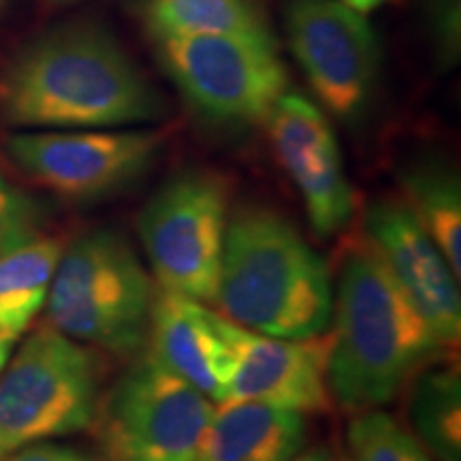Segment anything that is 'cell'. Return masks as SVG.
<instances>
[{
	"label": "cell",
	"instance_id": "1",
	"mask_svg": "<svg viewBox=\"0 0 461 461\" xmlns=\"http://www.w3.org/2000/svg\"><path fill=\"white\" fill-rule=\"evenodd\" d=\"M165 103L107 28L58 26L0 71V120L26 131L126 129L163 118Z\"/></svg>",
	"mask_w": 461,
	"mask_h": 461
},
{
	"label": "cell",
	"instance_id": "2",
	"mask_svg": "<svg viewBox=\"0 0 461 461\" xmlns=\"http://www.w3.org/2000/svg\"><path fill=\"white\" fill-rule=\"evenodd\" d=\"M440 344L370 241L353 248L338 280L327 367L336 400L350 412L383 406Z\"/></svg>",
	"mask_w": 461,
	"mask_h": 461
},
{
	"label": "cell",
	"instance_id": "3",
	"mask_svg": "<svg viewBox=\"0 0 461 461\" xmlns=\"http://www.w3.org/2000/svg\"><path fill=\"white\" fill-rule=\"evenodd\" d=\"M214 302L224 319L272 338L303 339L330 327V269L297 229L272 210L229 218Z\"/></svg>",
	"mask_w": 461,
	"mask_h": 461
},
{
	"label": "cell",
	"instance_id": "4",
	"mask_svg": "<svg viewBox=\"0 0 461 461\" xmlns=\"http://www.w3.org/2000/svg\"><path fill=\"white\" fill-rule=\"evenodd\" d=\"M152 280L122 235L90 230L62 248L48 293V319L75 342L126 357L148 338Z\"/></svg>",
	"mask_w": 461,
	"mask_h": 461
},
{
	"label": "cell",
	"instance_id": "5",
	"mask_svg": "<svg viewBox=\"0 0 461 461\" xmlns=\"http://www.w3.org/2000/svg\"><path fill=\"white\" fill-rule=\"evenodd\" d=\"M101 359L54 327L26 338L0 370V459L68 434L96 419Z\"/></svg>",
	"mask_w": 461,
	"mask_h": 461
},
{
	"label": "cell",
	"instance_id": "6",
	"mask_svg": "<svg viewBox=\"0 0 461 461\" xmlns=\"http://www.w3.org/2000/svg\"><path fill=\"white\" fill-rule=\"evenodd\" d=\"M152 43L167 77L212 122H265L288 88L276 39L201 34Z\"/></svg>",
	"mask_w": 461,
	"mask_h": 461
},
{
	"label": "cell",
	"instance_id": "7",
	"mask_svg": "<svg viewBox=\"0 0 461 461\" xmlns=\"http://www.w3.org/2000/svg\"><path fill=\"white\" fill-rule=\"evenodd\" d=\"M227 224L224 177L201 169L173 176L140 216L143 248L160 286L194 302H214Z\"/></svg>",
	"mask_w": 461,
	"mask_h": 461
},
{
	"label": "cell",
	"instance_id": "8",
	"mask_svg": "<svg viewBox=\"0 0 461 461\" xmlns=\"http://www.w3.org/2000/svg\"><path fill=\"white\" fill-rule=\"evenodd\" d=\"M214 412L203 393L148 353L99 403L103 453L109 461H194Z\"/></svg>",
	"mask_w": 461,
	"mask_h": 461
},
{
	"label": "cell",
	"instance_id": "9",
	"mask_svg": "<svg viewBox=\"0 0 461 461\" xmlns=\"http://www.w3.org/2000/svg\"><path fill=\"white\" fill-rule=\"evenodd\" d=\"M163 143L157 129H86L17 132L5 148L37 186L86 203L140 182L158 160Z\"/></svg>",
	"mask_w": 461,
	"mask_h": 461
},
{
	"label": "cell",
	"instance_id": "10",
	"mask_svg": "<svg viewBox=\"0 0 461 461\" xmlns=\"http://www.w3.org/2000/svg\"><path fill=\"white\" fill-rule=\"evenodd\" d=\"M286 41L322 105L344 122L367 112L380 73V43L342 0H288Z\"/></svg>",
	"mask_w": 461,
	"mask_h": 461
},
{
	"label": "cell",
	"instance_id": "11",
	"mask_svg": "<svg viewBox=\"0 0 461 461\" xmlns=\"http://www.w3.org/2000/svg\"><path fill=\"white\" fill-rule=\"evenodd\" d=\"M216 327L230 355L227 402H265L293 412L330 408L331 338H272L216 314Z\"/></svg>",
	"mask_w": 461,
	"mask_h": 461
},
{
	"label": "cell",
	"instance_id": "12",
	"mask_svg": "<svg viewBox=\"0 0 461 461\" xmlns=\"http://www.w3.org/2000/svg\"><path fill=\"white\" fill-rule=\"evenodd\" d=\"M265 122L276 157L302 194L314 233L338 235L353 216L355 193L327 115L305 96L285 92Z\"/></svg>",
	"mask_w": 461,
	"mask_h": 461
},
{
	"label": "cell",
	"instance_id": "13",
	"mask_svg": "<svg viewBox=\"0 0 461 461\" xmlns=\"http://www.w3.org/2000/svg\"><path fill=\"white\" fill-rule=\"evenodd\" d=\"M367 241L442 344L461 333L459 278L406 201H376L366 214Z\"/></svg>",
	"mask_w": 461,
	"mask_h": 461
},
{
	"label": "cell",
	"instance_id": "14",
	"mask_svg": "<svg viewBox=\"0 0 461 461\" xmlns=\"http://www.w3.org/2000/svg\"><path fill=\"white\" fill-rule=\"evenodd\" d=\"M149 355L207 400L227 402L230 355L216 327V312L177 293L154 297Z\"/></svg>",
	"mask_w": 461,
	"mask_h": 461
},
{
	"label": "cell",
	"instance_id": "15",
	"mask_svg": "<svg viewBox=\"0 0 461 461\" xmlns=\"http://www.w3.org/2000/svg\"><path fill=\"white\" fill-rule=\"evenodd\" d=\"M305 440L302 412L265 402H224L194 461H288Z\"/></svg>",
	"mask_w": 461,
	"mask_h": 461
},
{
	"label": "cell",
	"instance_id": "16",
	"mask_svg": "<svg viewBox=\"0 0 461 461\" xmlns=\"http://www.w3.org/2000/svg\"><path fill=\"white\" fill-rule=\"evenodd\" d=\"M137 9L152 41L201 34L276 39L258 0H140Z\"/></svg>",
	"mask_w": 461,
	"mask_h": 461
},
{
	"label": "cell",
	"instance_id": "17",
	"mask_svg": "<svg viewBox=\"0 0 461 461\" xmlns=\"http://www.w3.org/2000/svg\"><path fill=\"white\" fill-rule=\"evenodd\" d=\"M60 255V240L43 235L0 255V338H20L43 308Z\"/></svg>",
	"mask_w": 461,
	"mask_h": 461
},
{
	"label": "cell",
	"instance_id": "18",
	"mask_svg": "<svg viewBox=\"0 0 461 461\" xmlns=\"http://www.w3.org/2000/svg\"><path fill=\"white\" fill-rule=\"evenodd\" d=\"M406 203L428 230L434 244L461 276V186L459 176L447 165L420 163L403 173Z\"/></svg>",
	"mask_w": 461,
	"mask_h": 461
},
{
	"label": "cell",
	"instance_id": "19",
	"mask_svg": "<svg viewBox=\"0 0 461 461\" xmlns=\"http://www.w3.org/2000/svg\"><path fill=\"white\" fill-rule=\"evenodd\" d=\"M420 445L440 461H461V380L453 367L420 376L411 400Z\"/></svg>",
	"mask_w": 461,
	"mask_h": 461
},
{
	"label": "cell",
	"instance_id": "20",
	"mask_svg": "<svg viewBox=\"0 0 461 461\" xmlns=\"http://www.w3.org/2000/svg\"><path fill=\"white\" fill-rule=\"evenodd\" d=\"M355 461H434L417 438L384 412H366L348 428Z\"/></svg>",
	"mask_w": 461,
	"mask_h": 461
},
{
	"label": "cell",
	"instance_id": "21",
	"mask_svg": "<svg viewBox=\"0 0 461 461\" xmlns=\"http://www.w3.org/2000/svg\"><path fill=\"white\" fill-rule=\"evenodd\" d=\"M41 207L0 171V255L37 235Z\"/></svg>",
	"mask_w": 461,
	"mask_h": 461
},
{
	"label": "cell",
	"instance_id": "22",
	"mask_svg": "<svg viewBox=\"0 0 461 461\" xmlns=\"http://www.w3.org/2000/svg\"><path fill=\"white\" fill-rule=\"evenodd\" d=\"M431 24L440 56L451 62L459 54V0H434Z\"/></svg>",
	"mask_w": 461,
	"mask_h": 461
},
{
	"label": "cell",
	"instance_id": "23",
	"mask_svg": "<svg viewBox=\"0 0 461 461\" xmlns=\"http://www.w3.org/2000/svg\"><path fill=\"white\" fill-rule=\"evenodd\" d=\"M5 461H95V459H92L90 455L77 451V448L37 442V445L24 447L20 448V451L7 455Z\"/></svg>",
	"mask_w": 461,
	"mask_h": 461
},
{
	"label": "cell",
	"instance_id": "24",
	"mask_svg": "<svg viewBox=\"0 0 461 461\" xmlns=\"http://www.w3.org/2000/svg\"><path fill=\"white\" fill-rule=\"evenodd\" d=\"M288 461H336V459H333L330 448L316 447V448H310V451H305L302 455H295V457L288 459Z\"/></svg>",
	"mask_w": 461,
	"mask_h": 461
},
{
	"label": "cell",
	"instance_id": "25",
	"mask_svg": "<svg viewBox=\"0 0 461 461\" xmlns=\"http://www.w3.org/2000/svg\"><path fill=\"white\" fill-rule=\"evenodd\" d=\"M342 3L346 5V7H350L353 11H357V14L366 15V14H370V11L378 9L380 5L387 3V0H342Z\"/></svg>",
	"mask_w": 461,
	"mask_h": 461
},
{
	"label": "cell",
	"instance_id": "26",
	"mask_svg": "<svg viewBox=\"0 0 461 461\" xmlns=\"http://www.w3.org/2000/svg\"><path fill=\"white\" fill-rule=\"evenodd\" d=\"M14 344H15V339L0 338V370H3L5 363H7L11 353H14Z\"/></svg>",
	"mask_w": 461,
	"mask_h": 461
},
{
	"label": "cell",
	"instance_id": "27",
	"mask_svg": "<svg viewBox=\"0 0 461 461\" xmlns=\"http://www.w3.org/2000/svg\"><path fill=\"white\" fill-rule=\"evenodd\" d=\"M48 3L54 5V7H67V5L79 3V0H48Z\"/></svg>",
	"mask_w": 461,
	"mask_h": 461
},
{
	"label": "cell",
	"instance_id": "28",
	"mask_svg": "<svg viewBox=\"0 0 461 461\" xmlns=\"http://www.w3.org/2000/svg\"><path fill=\"white\" fill-rule=\"evenodd\" d=\"M0 5H3V0H0Z\"/></svg>",
	"mask_w": 461,
	"mask_h": 461
}]
</instances>
